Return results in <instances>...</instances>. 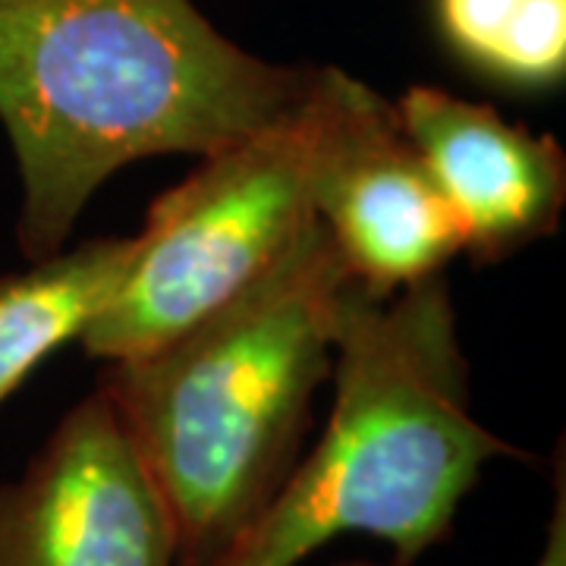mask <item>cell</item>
Returning <instances> with one entry per match:
<instances>
[{
    "instance_id": "cell-10",
    "label": "cell",
    "mask_w": 566,
    "mask_h": 566,
    "mask_svg": "<svg viewBox=\"0 0 566 566\" xmlns=\"http://www.w3.org/2000/svg\"><path fill=\"white\" fill-rule=\"evenodd\" d=\"M337 566H375L363 564V560H353V564H337ZM535 566H566V494L557 491V504H554V516H551V526H547L545 551L538 557Z\"/></svg>"
},
{
    "instance_id": "cell-4",
    "label": "cell",
    "mask_w": 566,
    "mask_h": 566,
    "mask_svg": "<svg viewBox=\"0 0 566 566\" xmlns=\"http://www.w3.org/2000/svg\"><path fill=\"white\" fill-rule=\"evenodd\" d=\"M308 102L312 88L293 114L202 158L199 170L155 199L117 293L82 331L88 356L117 363L170 344L293 249L315 218Z\"/></svg>"
},
{
    "instance_id": "cell-6",
    "label": "cell",
    "mask_w": 566,
    "mask_h": 566,
    "mask_svg": "<svg viewBox=\"0 0 566 566\" xmlns=\"http://www.w3.org/2000/svg\"><path fill=\"white\" fill-rule=\"evenodd\" d=\"M0 566H177L161 494L102 387L0 485Z\"/></svg>"
},
{
    "instance_id": "cell-3",
    "label": "cell",
    "mask_w": 566,
    "mask_h": 566,
    "mask_svg": "<svg viewBox=\"0 0 566 566\" xmlns=\"http://www.w3.org/2000/svg\"><path fill=\"white\" fill-rule=\"evenodd\" d=\"M465 365L444 274L390 296L349 281L322 441L205 566H300L344 532L375 535L394 566H412L444 542L482 465L523 457L472 419Z\"/></svg>"
},
{
    "instance_id": "cell-5",
    "label": "cell",
    "mask_w": 566,
    "mask_h": 566,
    "mask_svg": "<svg viewBox=\"0 0 566 566\" xmlns=\"http://www.w3.org/2000/svg\"><path fill=\"white\" fill-rule=\"evenodd\" d=\"M308 202L353 281L375 296L444 271L463 233L397 107L337 66L312 85Z\"/></svg>"
},
{
    "instance_id": "cell-1",
    "label": "cell",
    "mask_w": 566,
    "mask_h": 566,
    "mask_svg": "<svg viewBox=\"0 0 566 566\" xmlns=\"http://www.w3.org/2000/svg\"><path fill=\"white\" fill-rule=\"evenodd\" d=\"M315 66L268 63L192 0H0V123L17 151V240L63 252L114 170L208 158L305 102Z\"/></svg>"
},
{
    "instance_id": "cell-7",
    "label": "cell",
    "mask_w": 566,
    "mask_h": 566,
    "mask_svg": "<svg viewBox=\"0 0 566 566\" xmlns=\"http://www.w3.org/2000/svg\"><path fill=\"white\" fill-rule=\"evenodd\" d=\"M400 126L422 155L475 264L504 262L551 237L566 202V155L554 136L504 120L491 104L412 85Z\"/></svg>"
},
{
    "instance_id": "cell-9",
    "label": "cell",
    "mask_w": 566,
    "mask_h": 566,
    "mask_svg": "<svg viewBox=\"0 0 566 566\" xmlns=\"http://www.w3.org/2000/svg\"><path fill=\"white\" fill-rule=\"evenodd\" d=\"M457 57L491 80L547 88L566 73V0H434Z\"/></svg>"
},
{
    "instance_id": "cell-2",
    "label": "cell",
    "mask_w": 566,
    "mask_h": 566,
    "mask_svg": "<svg viewBox=\"0 0 566 566\" xmlns=\"http://www.w3.org/2000/svg\"><path fill=\"white\" fill-rule=\"evenodd\" d=\"M353 281L318 218L268 274L145 356L104 363L98 387L161 494L177 566H205L286 482L334 371Z\"/></svg>"
},
{
    "instance_id": "cell-8",
    "label": "cell",
    "mask_w": 566,
    "mask_h": 566,
    "mask_svg": "<svg viewBox=\"0 0 566 566\" xmlns=\"http://www.w3.org/2000/svg\"><path fill=\"white\" fill-rule=\"evenodd\" d=\"M136 245V237L88 240L0 277V403L102 315Z\"/></svg>"
}]
</instances>
